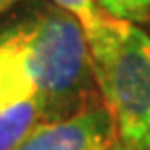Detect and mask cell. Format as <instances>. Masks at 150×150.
Instances as JSON below:
<instances>
[{"label": "cell", "instance_id": "6da1fadb", "mask_svg": "<svg viewBox=\"0 0 150 150\" xmlns=\"http://www.w3.org/2000/svg\"><path fill=\"white\" fill-rule=\"evenodd\" d=\"M0 33L35 84L41 123L67 119L100 100L86 31L68 12L55 4H37Z\"/></svg>", "mask_w": 150, "mask_h": 150}, {"label": "cell", "instance_id": "7a4b0ae2", "mask_svg": "<svg viewBox=\"0 0 150 150\" xmlns=\"http://www.w3.org/2000/svg\"><path fill=\"white\" fill-rule=\"evenodd\" d=\"M86 39L96 88L113 117L117 139L150 150V35L105 14Z\"/></svg>", "mask_w": 150, "mask_h": 150}, {"label": "cell", "instance_id": "3957f363", "mask_svg": "<svg viewBox=\"0 0 150 150\" xmlns=\"http://www.w3.org/2000/svg\"><path fill=\"white\" fill-rule=\"evenodd\" d=\"M41 123L33 80L8 39L0 33V150L16 148Z\"/></svg>", "mask_w": 150, "mask_h": 150}, {"label": "cell", "instance_id": "277c9868", "mask_svg": "<svg viewBox=\"0 0 150 150\" xmlns=\"http://www.w3.org/2000/svg\"><path fill=\"white\" fill-rule=\"evenodd\" d=\"M115 140L113 117L96 100L67 119L35 125L12 150H109Z\"/></svg>", "mask_w": 150, "mask_h": 150}, {"label": "cell", "instance_id": "5b68a950", "mask_svg": "<svg viewBox=\"0 0 150 150\" xmlns=\"http://www.w3.org/2000/svg\"><path fill=\"white\" fill-rule=\"evenodd\" d=\"M53 4L76 18L86 33L92 31L94 28H98L107 14V12L101 10L98 0H53Z\"/></svg>", "mask_w": 150, "mask_h": 150}, {"label": "cell", "instance_id": "8992f818", "mask_svg": "<svg viewBox=\"0 0 150 150\" xmlns=\"http://www.w3.org/2000/svg\"><path fill=\"white\" fill-rule=\"evenodd\" d=\"M98 4L109 16L133 23L150 18V0H98Z\"/></svg>", "mask_w": 150, "mask_h": 150}, {"label": "cell", "instance_id": "52a82bcc", "mask_svg": "<svg viewBox=\"0 0 150 150\" xmlns=\"http://www.w3.org/2000/svg\"><path fill=\"white\" fill-rule=\"evenodd\" d=\"M109 150H144V148H137V146H131V144H127V142H121V140L117 139Z\"/></svg>", "mask_w": 150, "mask_h": 150}, {"label": "cell", "instance_id": "ba28073f", "mask_svg": "<svg viewBox=\"0 0 150 150\" xmlns=\"http://www.w3.org/2000/svg\"><path fill=\"white\" fill-rule=\"evenodd\" d=\"M20 0H0V14H4L6 10H10L14 4H18Z\"/></svg>", "mask_w": 150, "mask_h": 150}]
</instances>
